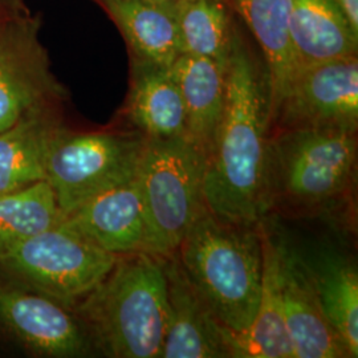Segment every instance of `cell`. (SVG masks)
<instances>
[{"label":"cell","instance_id":"6da1fadb","mask_svg":"<svg viewBox=\"0 0 358 358\" xmlns=\"http://www.w3.org/2000/svg\"><path fill=\"white\" fill-rule=\"evenodd\" d=\"M269 127L266 73L235 29L224 110L207 155L203 183L206 207L219 219L255 226L268 215Z\"/></svg>","mask_w":358,"mask_h":358},{"label":"cell","instance_id":"7a4b0ae2","mask_svg":"<svg viewBox=\"0 0 358 358\" xmlns=\"http://www.w3.org/2000/svg\"><path fill=\"white\" fill-rule=\"evenodd\" d=\"M165 256L117 257L93 291L71 308L92 344L113 358H159L167 328Z\"/></svg>","mask_w":358,"mask_h":358},{"label":"cell","instance_id":"3957f363","mask_svg":"<svg viewBox=\"0 0 358 358\" xmlns=\"http://www.w3.org/2000/svg\"><path fill=\"white\" fill-rule=\"evenodd\" d=\"M179 260L217 320L243 332L255 317L263 280V222L222 220L205 210L179 244Z\"/></svg>","mask_w":358,"mask_h":358},{"label":"cell","instance_id":"277c9868","mask_svg":"<svg viewBox=\"0 0 358 358\" xmlns=\"http://www.w3.org/2000/svg\"><path fill=\"white\" fill-rule=\"evenodd\" d=\"M357 131L289 129L269 136L267 205L316 210L341 199L355 177Z\"/></svg>","mask_w":358,"mask_h":358},{"label":"cell","instance_id":"5b68a950","mask_svg":"<svg viewBox=\"0 0 358 358\" xmlns=\"http://www.w3.org/2000/svg\"><path fill=\"white\" fill-rule=\"evenodd\" d=\"M207 155L186 137L148 138L136 183L148 227L146 252L169 256L207 210L203 194Z\"/></svg>","mask_w":358,"mask_h":358},{"label":"cell","instance_id":"8992f818","mask_svg":"<svg viewBox=\"0 0 358 358\" xmlns=\"http://www.w3.org/2000/svg\"><path fill=\"white\" fill-rule=\"evenodd\" d=\"M146 140L137 131L69 133L62 129L52 143L45 180L63 217L92 198L133 182Z\"/></svg>","mask_w":358,"mask_h":358},{"label":"cell","instance_id":"52a82bcc","mask_svg":"<svg viewBox=\"0 0 358 358\" xmlns=\"http://www.w3.org/2000/svg\"><path fill=\"white\" fill-rule=\"evenodd\" d=\"M117 257L60 222L15 247L0 264L38 294L72 308L103 282Z\"/></svg>","mask_w":358,"mask_h":358},{"label":"cell","instance_id":"ba28073f","mask_svg":"<svg viewBox=\"0 0 358 358\" xmlns=\"http://www.w3.org/2000/svg\"><path fill=\"white\" fill-rule=\"evenodd\" d=\"M271 125L276 130L357 131V56L301 66L282 96Z\"/></svg>","mask_w":358,"mask_h":358},{"label":"cell","instance_id":"9c48e42d","mask_svg":"<svg viewBox=\"0 0 358 358\" xmlns=\"http://www.w3.org/2000/svg\"><path fill=\"white\" fill-rule=\"evenodd\" d=\"M60 93L34 20L0 16V131L51 106Z\"/></svg>","mask_w":358,"mask_h":358},{"label":"cell","instance_id":"30bf717a","mask_svg":"<svg viewBox=\"0 0 358 358\" xmlns=\"http://www.w3.org/2000/svg\"><path fill=\"white\" fill-rule=\"evenodd\" d=\"M0 324L41 356L83 357L93 348L76 313L38 292L0 285Z\"/></svg>","mask_w":358,"mask_h":358},{"label":"cell","instance_id":"8fae6325","mask_svg":"<svg viewBox=\"0 0 358 358\" xmlns=\"http://www.w3.org/2000/svg\"><path fill=\"white\" fill-rule=\"evenodd\" d=\"M167 328L159 358H230L229 329L198 292L177 251L165 256Z\"/></svg>","mask_w":358,"mask_h":358},{"label":"cell","instance_id":"7c38bea8","mask_svg":"<svg viewBox=\"0 0 358 358\" xmlns=\"http://www.w3.org/2000/svg\"><path fill=\"white\" fill-rule=\"evenodd\" d=\"M279 272L287 331L294 358H348L327 321L301 252L278 238Z\"/></svg>","mask_w":358,"mask_h":358},{"label":"cell","instance_id":"4fadbf2b","mask_svg":"<svg viewBox=\"0 0 358 358\" xmlns=\"http://www.w3.org/2000/svg\"><path fill=\"white\" fill-rule=\"evenodd\" d=\"M62 223L113 255L146 252L148 227L136 179L78 206Z\"/></svg>","mask_w":358,"mask_h":358},{"label":"cell","instance_id":"5bb4252c","mask_svg":"<svg viewBox=\"0 0 358 358\" xmlns=\"http://www.w3.org/2000/svg\"><path fill=\"white\" fill-rule=\"evenodd\" d=\"M127 117L146 138L186 137V110L170 68L131 57Z\"/></svg>","mask_w":358,"mask_h":358},{"label":"cell","instance_id":"9a60e30c","mask_svg":"<svg viewBox=\"0 0 358 358\" xmlns=\"http://www.w3.org/2000/svg\"><path fill=\"white\" fill-rule=\"evenodd\" d=\"M260 47L266 63L269 124L301 65L289 34L291 0H229Z\"/></svg>","mask_w":358,"mask_h":358},{"label":"cell","instance_id":"2e32d148","mask_svg":"<svg viewBox=\"0 0 358 358\" xmlns=\"http://www.w3.org/2000/svg\"><path fill=\"white\" fill-rule=\"evenodd\" d=\"M230 358H294L285 325L279 272L278 239L263 220V280L260 301L251 325L243 332H229Z\"/></svg>","mask_w":358,"mask_h":358},{"label":"cell","instance_id":"e0dca14e","mask_svg":"<svg viewBox=\"0 0 358 358\" xmlns=\"http://www.w3.org/2000/svg\"><path fill=\"white\" fill-rule=\"evenodd\" d=\"M322 313L345 346L358 356V272L356 264L333 247L301 254Z\"/></svg>","mask_w":358,"mask_h":358},{"label":"cell","instance_id":"ac0fdd59","mask_svg":"<svg viewBox=\"0 0 358 358\" xmlns=\"http://www.w3.org/2000/svg\"><path fill=\"white\" fill-rule=\"evenodd\" d=\"M113 20L130 56L170 68L180 52L173 3L158 0H94Z\"/></svg>","mask_w":358,"mask_h":358},{"label":"cell","instance_id":"d6986e66","mask_svg":"<svg viewBox=\"0 0 358 358\" xmlns=\"http://www.w3.org/2000/svg\"><path fill=\"white\" fill-rule=\"evenodd\" d=\"M226 68L214 60L179 55L170 66L186 110V138L208 155L226 103Z\"/></svg>","mask_w":358,"mask_h":358},{"label":"cell","instance_id":"ffe728a7","mask_svg":"<svg viewBox=\"0 0 358 358\" xmlns=\"http://www.w3.org/2000/svg\"><path fill=\"white\" fill-rule=\"evenodd\" d=\"M289 34L301 66L357 56L358 31L334 0H291Z\"/></svg>","mask_w":358,"mask_h":358},{"label":"cell","instance_id":"44dd1931","mask_svg":"<svg viewBox=\"0 0 358 358\" xmlns=\"http://www.w3.org/2000/svg\"><path fill=\"white\" fill-rule=\"evenodd\" d=\"M62 129L51 105L0 131V194L45 180L52 143Z\"/></svg>","mask_w":358,"mask_h":358},{"label":"cell","instance_id":"7402d4cb","mask_svg":"<svg viewBox=\"0 0 358 358\" xmlns=\"http://www.w3.org/2000/svg\"><path fill=\"white\" fill-rule=\"evenodd\" d=\"M173 10L180 52L227 66L235 32L229 0H180Z\"/></svg>","mask_w":358,"mask_h":358},{"label":"cell","instance_id":"603a6c76","mask_svg":"<svg viewBox=\"0 0 358 358\" xmlns=\"http://www.w3.org/2000/svg\"><path fill=\"white\" fill-rule=\"evenodd\" d=\"M62 220V211L47 180L0 194V259Z\"/></svg>","mask_w":358,"mask_h":358},{"label":"cell","instance_id":"cb8c5ba5","mask_svg":"<svg viewBox=\"0 0 358 358\" xmlns=\"http://www.w3.org/2000/svg\"><path fill=\"white\" fill-rule=\"evenodd\" d=\"M345 13L352 26L358 31V0H334Z\"/></svg>","mask_w":358,"mask_h":358},{"label":"cell","instance_id":"d4e9b609","mask_svg":"<svg viewBox=\"0 0 358 358\" xmlns=\"http://www.w3.org/2000/svg\"><path fill=\"white\" fill-rule=\"evenodd\" d=\"M158 1H167V3H176V1H180V0H158Z\"/></svg>","mask_w":358,"mask_h":358},{"label":"cell","instance_id":"484cf974","mask_svg":"<svg viewBox=\"0 0 358 358\" xmlns=\"http://www.w3.org/2000/svg\"><path fill=\"white\" fill-rule=\"evenodd\" d=\"M3 15H6V13H4V11H1V10H0V16H3Z\"/></svg>","mask_w":358,"mask_h":358}]
</instances>
